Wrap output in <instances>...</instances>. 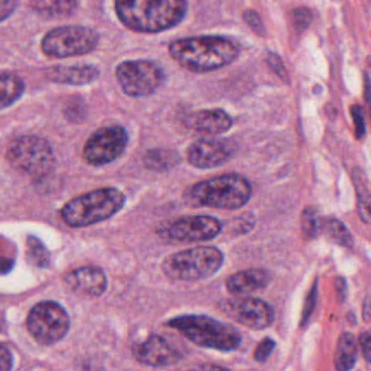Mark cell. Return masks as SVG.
<instances>
[{
	"label": "cell",
	"instance_id": "6da1fadb",
	"mask_svg": "<svg viewBox=\"0 0 371 371\" xmlns=\"http://www.w3.org/2000/svg\"><path fill=\"white\" fill-rule=\"evenodd\" d=\"M169 53L181 67L192 72H210L239 58V48L222 36H196L172 42Z\"/></svg>",
	"mask_w": 371,
	"mask_h": 371
},
{
	"label": "cell",
	"instance_id": "7a4b0ae2",
	"mask_svg": "<svg viewBox=\"0 0 371 371\" xmlns=\"http://www.w3.org/2000/svg\"><path fill=\"white\" fill-rule=\"evenodd\" d=\"M118 18L130 30L159 33L184 19L187 0H115Z\"/></svg>",
	"mask_w": 371,
	"mask_h": 371
},
{
	"label": "cell",
	"instance_id": "3957f363",
	"mask_svg": "<svg viewBox=\"0 0 371 371\" xmlns=\"http://www.w3.org/2000/svg\"><path fill=\"white\" fill-rule=\"evenodd\" d=\"M167 326L204 349L232 352L242 343V334L235 326L206 315H181L169 319Z\"/></svg>",
	"mask_w": 371,
	"mask_h": 371
},
{
	"label": "cell",
	"instance_id": "277c9868",
	"mask_svg": "<svg viewBox=\"0 0 371 371\" xmlns=\"http://www.w3.org/2000/svg\"><path fill=\"white\" fill-rule=\"evenodd\" d=\"M252 196V185L239 175H222L196 183L187 189V203L195 207L237 210Z\"/></svg>",
	"mask_w": 371,
	"mask_h": 371
},
{
	"label": "cell",
	"instance_id": "5b68a950",
	"mask_svg": "<svg viewBox=\"0 0 371 371\" xmlns=\"http://www.w3.org/2000/svg\"><path fill=\"white\" fill-rule=\"evenodd\" d=\"M125 196L115 187H105L75 197L61 210L63 221L71 228H84L109 219L123 210Z\"/></svg>",
	"mask_w": 371,
	"mask_h": 371
},
{
	"label": "cell",
	"instance_id": "8992f818",
	"mask_svg": "<svg viewBox=\"0 0 371 371\" xmlns=\"http://www.w3.org/2000/svg\"><path fill=\"white\" fill-rule=\"evenodd\" d=\"M223 262V253L217 247L198 246L166 257L161 270L173 281H200L217 274Z\"/></svg>",
	"mask_w": 371,
	"mask_h": 371
},
{
	"label": "cell",
	"instance_id": "52a82bcc",
	"mask_svg": "<svg viewBox=\"0 0 371 371\" xmlns=\"http://www.w3.org/2000/svg\"><path fill=\"white\" fill-rule=\"evenodd\" d=\"M100 35L86 26L67 25L49 31L42 40V53L52 58H69L92 53Z\"/></svg>",
	"mask_w": 371,
	"mask_h": 371
},
{
	"label": "cell",
	"instance_id": "ba28073f",
	"mask_svg": "<svg viewBox=\"0 0 371 371\" xmlns=\"http://www.w3.org/2000/svg\"><path fill=\"white\" fill-rule=\"evenodd\" d=\"M7 158L13 167L36 177L47 175L55 162L49 143L35 135L15 139L8 148Z\"/></svg>",
	"mask_w": 371,
	"mask_h": 371
},
{
	"label": "cell",
	"instance_id": "9c48e42d",
	"mask_svg": "<svg viewBox=\"0 0 371 371\" xmlns=\"http://www.w3.org/2000/svg\"><path fill=\"white\" fill-rule=\"evenodd\" d=\"M26 324L38 343L52 345L63 340L69 331L70 317L56 301H42L31 309Z\"/></svg>",
	"mask_w": 371,
	"mask_h": 371
},
{
	"label": "cell",
	"instance_id": "30bf717a",
	"mask_svg": "<svg viewBox=\"0 0 371 371\" xmlns=\"http://www.w3.org/2000/svg\"><path fill=\"white\" fill-rule=\"evenodd\" d=\"M118 83L131 97H148L161 86L165 74L150 60H127L116 69Z\"/></svg>",
	"mask_w": 371,
	"mask_h": 371
},
{
	"label": "cell",
	"instance_id": "8fae6325",
	"mask_svg": "<svg viewBox=\"0 0 371 371\" xmlns=\"http://www.w3.org/2000/svg\"><path fill=\"white\" fill-rule=\"evenodd\" d=\"M218 307L226 316L248 329L262 331L274 324V308L257 297L224 299Z\"/></svg>",
	"mask_w": 371,
	"mask_h": 371
},
{
	"label": "cell",
	"instance_id": "7c38bea8",
	"mask_svg": "<svg viewBox=\"0 0 371 371\" xmlns=\"http://www.w3.org/2000/svg\"><path fill=\"white\" fill-rule=\"evenodd\" d=\"M129 135L120 125L100 127L93 133L83 148V157L93 166L115 161L125 152Z\"/></svg>",
	"mask_w": 371,
	"mask_h": 371
},
{
	"label": "cell",
	"instance_id": "4fadbf2b",
	"mask_svg": "<svg viewBox=\"0 0 371 371\" xmlns=\"http://www.w3.org/2000/svg\"><path fill=\"white\" fill-rule=\"evenodd\" d=\"M222 224L210 216H187L177 218L166 226L160 235L179 243L210 241L220 235Z\"/></svg>",
	"mask_w": 371,
	"mask_h": 371
},
{
	"label": "cell",
	"instance_id": "5bb4252c",
	"mask_svg": "<svg viewBox=\"0 0 371 371\" xmlns=\"http://www.w3.org/2000/svg\"><path fill=\"white\" fill-rule=\"evenodd\" d=\"M237 152L235 143L228 140H197L187 150V160L196 169H214L229 161Z\"/></svg>",
	"mask_w": 371,
	"mask_h": 371
},
{
	"label": "cell",
	"instance_id": "9a60e30c",
	"mask_svg": "<svg viewBox=\"0 0 371 371\" xmlns=\"http://www.w3.org/2000/svg\"><path fill=\"white\" fill-rule=\"evenodd\" d=\"M133 355L141 364L145 366L169 367L181 361L182 355L164 336L152 334L148 339L133 347Z\"/></svg>",
	"mask_w": 371,
	"mask_h": 371
},
{
	"label": "cell",
	"instance_id": "2e32d148",
	"mask_svg": "<svg viewBox=\"0 0 371 371\" xmlns=\"http://www.w3.org/2000/svg\"><path fill=\"white\" fill-rule=\"evenodd\" d=\"M68 287L80 294L100 297L107 289L105 272L97 267H83L70 272L65 278Z\"/></svg>",
	"mask_w": 371,
	"mask_h": 371
},
{
	"label": "cell",
	"instance_id": "e0dca14e",
	"mask_svg": "<svg viewBox=\"0 0 371 371\" xmlns=\"http://www.w3.org/2000/svg\"><path fill=\"white\" fill-rule=\"evenodd\" d=\"M185 125L192 130L208 135L223 134L233 125V120L222 109H205L187 116Z\"/></svg>",
	"mask_w": 371,
	"mask_h": 371
},
{
	"label": "cell",
	"instance_id": "ac0fdd59",
	"mask_svg": "<svg viewBox=\"0 0 371 371\" xmlns=\"http://www.w3.org/2000/svg\"><path fill=\"white\" fill-rule=\"evenodd\" d=\"M100 74V69L92 65H56L46 70V77L50 82L74 86L90 84L97 80Z\"/></svg>",
	"mask_w": 371,
	"mask_h": 371
},
{
	"label": "cell",
	"instance_id": "d6986e66",
	"mask_svg": "<svg viewBox=\"0 0 371 371\" xmlns=\"http://www.w3.org/2000/svg\"><path fill=\"white\" fill-rule=\"evenodd\" d=\"M271 281L269 272L264 269H247L233 274L226 280V289L235 295H244L264 289Z\"/></svg>",
	"mask_w": 371,
	"mask_h": 371
},
{
	"label": "cell",
	"instance_id": "ffe728a7",
	"mask_svg": "<svg viewBox=\"0 0 371 371\" xmlns=\"http://www.w3.org/2000/svg\"><path fill=\"white\" fill-rule=\"evenodd\" d=\"M357 354L358 349L355 336L349 332L342 333L334 352V367L339 371L351 370L356 365Z\"/></svg>",
	"mask_w": 371,
	"mask_h": 371
},
{
	"label": "cell",
	"instance_id": "44dd1931",
	"mask_svg": "<svg viewBox=\"0 0 371 371\" xmlns=\"http://www.w3.org/2000/svg\"><path fill=\"white\" fill-rule=\"evenodd\" d=\"M25 92L22 79L15 73L0 72V110L10 107Z\"/></svg>",
	"mask_w": 371,
	"mask_h": 371
},
{
	"label": "cell",
	"instance_id": "7402d4cb",
	"mask_svg": "<svg viewBox=\"0 0 371 371\" xmlns=\"http://www.w3.org/2000/svg\"><path fill=\"white\" fill-rule=\"evenodd\" d=\"M77 0H31V8L45 18H63L77 10Z\"/></svg>",
	"mask_w": 371,
	"mask_h": 371
},
{
	"label": "cell",
	"instance_id": "603a6c76",
	"mask_svg": "<svg viewBox=\"0 0 371 371\" xmlns=\"http://www.w3.org/2000/svg\"><path fill=\"white\" fill-rule=\"evenodd\" d=\"M320 235H324L326 239L341 246L352 247L354 244V237L351 232L343 222L336 218H322Z\"/></svg>",
	"mask_w": 371,
	"mask_h": 371
},
{
	"label": "cell",
	"instance_id": "cb8c5ba5",
	"mask_svg": "<svg viewBox=\"0 0 371 371\" xmlns=\"http://www.w3.org/2000/svg\"><path fill=\"white\" fill-rule=\"evenodd\" d=\"M181 161L179 154L172 150H152L145 155L144 164L148 169L155 171H168L179 165Z\"/></svg>",
	"mask_w": 371,
	"mask_h": 371
},
{
	"label": "cell",
	"instance_id": "d4e9b609",
	"mask_svg": "<svg viewBox=\"0 0 371 371\" xmlns=\"http://www.w3.org/2000/svg\"><path fill=\"white\" fill-rule=\"evenodd\" d=\"M353 183L356 187L359 216L365 223L368 224L370 222V194L364 172L359 169L353 171Z\"/></svg>",
	"mask_w": 371,
	"mask_h": 371
},
{
	"label": "cell",
	"instance_id": "484cf974",
	"mask_svg": "<svg viewBox=\"0 0 371 371\" xmlns=\"http://www.w3.org/2000/svg\"><path fill=\"white\" fill-rule=\"evenodd\" d=\"M322 218L319 214L318 210L315 207H307L306 210L303 212L301 217V231L309 239H315V237L320 235V230H322Z\"/></svg>",
	"mask_w": 371,
	"mask_h": 371
},
{
	"label": "cell",
	"instance_id": "4316f807",
	"mask_svg": "<svg viewBox=\"0 0 371 371\" xmlns=\"http://www.w3.org/2000/svg\"><path fill=\"white\" fill-rule=\"evenodd\" d=\"M276 349V342L271 338H265L257 345L254 352V359L257 363L264 364L267 359L269 358L274 349Z\"/></svg>",
	"mask_w": 371,
	"mask_h": 371
},
{
	"label": "cell",
	"instance_id": "83f0119b",
	"mask_svg": "<svg viewBox=\"0 0 371 371\" xmlns=\"http://www.w3.org/2000/svg\"><path fill=\"white\" fill-rule=\"evenodd\" d=\"M352 117L355 123V134L357 139H361L366 132V125H365L364 111L361 106L356 105L352 107Z\"/></svg>",
	"mask_w": 371,
	"mask_h": 371
},
{
	"label": "cell",
	"instance_id": "f1b7e54d",
	"mask_svg": "<svg viewBox=\"0 0 371 371\" xmlns=\"http://www.w3.org/2000/svg\"><path fill=\"white\" fill-rule=\"evenodd\" d=\"M312 20V15L307 9H297L293 13V22L297 30H304Z\"/></svg>",
	"mask_w": 371,
	"mask_h": 371
},
{
	"label": "cell",
	"instance_id": "f546056e",
	"mask_svg": "<svg viewBox=\"0 0 371 371\" xmlns=\"http://www.w3.org/2000/svg\"><path fill=\"white\" fill-rule=\"evenodd\" d=\"M316 297L317 284L315 283L312 291L309 292L306 301H305L304 310H303V316H301V324H304L305 322L308 320L309 316L312 315L313 310H314L315 304H316Z\"/></svg>",
	"mask_w": 371,
	"mask_h": 371
},
{
	"label": "cell",
	"instance_id": "4dcf8cb0",
	"mask_svg": "<svg viewBox=\"0 0 371 371\" xmlns=\"http://www.w3.org/2000/svg\"><path fill=\"white\" fill-rule=\"evenodd\" d=\"M18 5L19 0H0V22L9 18Z\"/></svg>",
	"mask_w": 371,
	"mask_h": 371
},
{
	"label": "cell",
	"instance_id": "1f68e13d",
	"mask_svg": "<svg viewBox=\"0 0 371 371\" xmlns=\"http://www.w3.org/2000/svg\"><path fill=\"white\" fill-rule=\"evenodd\" d=\"M370 332L365 331L359 336L358 344L361 347V353L364 356L367 364H370L371 361V342H370Z\"/></svg>",
	"mask_w": 371,
	"mask_h": 371
},
{
	"label": "cell",
	"instance_id": "d6a6232c",
	"mask_svg": "<svg viewBox=\"0 0 371 371\" xmlns=\"http://www.w3.org/2000/svg\"><path fill=\"white\" fill-rule=\"evenodd\" d=\"M245 21L247 24L257 33V34H262L264 32V24L260 20V15H257L255 11L248 10L244 15Z\"/></svg>",
	"mask_w": 371,
	"mask_h": 371
},
{
	"label": "cell",
	"instance_id": "836d02e7",
	"mask_svg": "<svg viewBox=\"0 0 371 371\" xmlns=\"http://www.w3.org/2000/svg\"><path fill=\"white\" fill-rule=\"evenodd\" d=\"M13 359L10 351L7 347L0 345V371L13 369Z\"/></svg>",
	"mask_w": 371,
	"mask_h": 371
}]
</instances>
